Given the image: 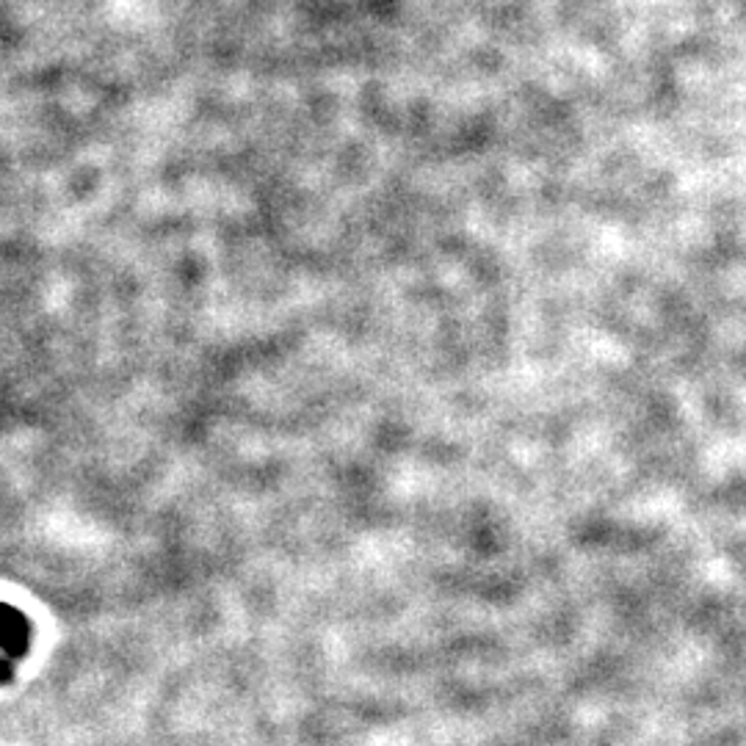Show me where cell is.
I'll list each match as a JSON object with an SVG mask.
<instances>
[{"instance_id":"cell-1","label":"cell","mask_w":746,"mask_h":746,"mask_svg":"<svg viewBox=\"0 0 746 746\" xmlns=\"http://www.w3.org/2000/svg\"><path fill=\"white\" fill-rule=\"evenodd\" d=\"M0 647H3V666L6 675H11V666L17 664L20 658H26L28 649H31L33 642V631H31V619H28L26 612L14 606H6L3 619H0Z\"/></svg>"}]
</instances>
